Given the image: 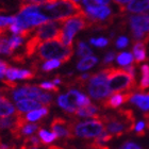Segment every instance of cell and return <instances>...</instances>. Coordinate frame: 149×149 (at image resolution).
I'll return each mask as SVG.
<instances>
[{
    "mask_svg": "<svg viewBox=\"0 0 149 149\" xmlns=\"http://www.w3.org/2000/svg\"><path fill=\"white\" fill-rule=\"evenodd\" d=\"M37 10L49 20H65L85 14L80 4L72 0H48L42 4H37Z\"/></svg>",
    "mask_w": 149,
    "mask_h": 149,
    "instance_id": "cell-1",
    "label": "cell"
},
{
    "mask_svg": "<svg viewBox=\"0 0 149 149\" xmlns=\"http://www.w3.org/2000/svg\"><path fill=\"white\" fill-rule=\"evenodd\" d=\"M99 120L103 123L107 132L116 137L131 133L136 126L133 112L129 109H119L115 114L100 115Z\"/></svg>",
    "mask_w": 149,
    "mask_h": 149,
    "instance_id": "cell-2",
    "label": "cell"
},
{
    "mask_svg": "<svg viewBox=\"0 0 149 149\" xmlns=\"http://www.w3.org/2000/svg\"><path fill=\"white\" fill-rule=\"evenodd\" d=\"M102 70L107 74L108 85L112 94L120 92H133L136 87L135 76L131 74L124 68L121 69L110 66Z\"/></svg>",
    "mask_w": 149,
    "mask_h": 149,
    "instance_id": "cell-3",
    "label": "cell"
},
{
    "mask_svg": "<svg viewBox=\"0 0 149 149\" xmlns=\"http://www.w3.org/2000/svg\"><path fill=\"white\" fill-rule=\"evenodd\" d=\"M72 49H74L72 46H66L60 40H45L43 43H40L36 51L37 60L44 61V60L58 59L62 61V63H66L74 56Z\"/></svg>",
    "mask_w": 149,
    "mask_h": 149,
    "instance_id": "cell-4",
    "label": "cell"
},
{
    "mask_svg": "<svg viewBox=\"0 0 149 149\" xmlns=\"http://www.w3.org/2000/svg\"><path fill=\"white\" fill-rule=\"evenodd\" d=\"M62 22V31L63 38L62 43L66 46H72V40L74 36L77 34L80 30L90 28L88 19H87L86 13L83 15H78L67 18Z\"/></svg>",
    "mask_w": 149,
    "mask_h": 149,
    "instance_id": "cell-5",
    "label": "cell"
},
{
    "mask_svg": "<svg viewBox=\"0 0 149 149\" xmlns=\"http://www.w3.org/2000/svg\"><path fill=\"white\" fill-rule=\"evenodd\" d=\"M85 87H86L88 95L93 99L98 100V101L106 99L111 94L109 85H108L107 74H104L103 70L97 72V74H91Z\"/></svg>",
    "mask_w": 149,
    "mask_h": 149,
    "instance_id": "cell-6",
    "label": "cell"
},
{
    "mask_svg": "<svg viewBox=\"0 0 149 149\" xmlns=\"http://www.w3.org/2000/svg\"><path fill=\"white\" fill-rule=\"evenodd\" d=\"M106 131V127L101 120L94 119V120L86 121H78L74 119V136L81 139H95L98 135Z\"/></svg>",
    "mask_w": 149,
    "mask_h": 149,
    "instance_id": "cell-7",
    "label": "cell"
},
{
    "mask_svg": "<svg viewBox=\"0 0 149 149\" xmlns=\"http://www.w3.org/2000/svg\"><path fill=\"white\" fill-rule=\"evenodd\" d=\"M134 42L149 43V16L146 14L131 15L128 18Z\"/></svg>",
    "mask_w": 149,
    "mask_h": 149,
    "instance_id": "cell-8",
    "label": "cell"
},
{
    "mask_svg": "<svg viewBox=\"0 0 149 149\" xmlns=\"http://www.w3.org/2000/svg\"><path fill=\"white\" fill-rule=\"evenodd\" d=\"M34 35L42 43L49 40H56L62 42V22L61 20H49V22H45L43 25L38 26Z\"/></svg>",
    "mask_w": 149,
    "mask_h": 149,
    "instance_id": "cell-9",
    "label": "cell"
},
{
    "mask_svg": "<svg viewBox=\"0 0 149 149\" xmlns=\"http://www.w3.org/2000/svg\"><path fill=\"white\" fill-rule=\"evenodd\" d=\"M74 119L67 120L66 118L56 116L50 123V128H51L53 133H56L58 135V137L72 140V139H74Z\"/></svg>",
    "mask_w": 149,
    "mask_h": 149,
    "instance_id": "cell-10",
    "label": "cell"
},
{
    "mask_svg": "<svg viewBox=\"0 0 149 149\" xmlns=\"http://www.w3.org/2000/svg\"><path fill=\"white\" fill-rule=\"evenodd\" d=\"M43 93V91L40 86L36 85H28L26 84L24 86L19 87V88H15L10 92V95L13 98V100L15 101H19L22 99H35L40 96V94Z\"/></svg>",
    "mask_w": 149,
    "mask_h": 149,
    "instance_id": "cell-11",
    "label": "cell"
},
{
    "mask_svg": "<svg viewBox=\"0 0 149 149\" xmlns=\"http://www.w3.org/2000/svg\"><path fill=\"white\" fill-rule=\"evenodd\" d=\"M133 92H125V93H115L107 100H103L101 106L103 109H117L128 101H130L131 97L133 96Z\"/></svg>",
    "mask_w": 149,
    "mask_h": 149,
    "instance_id": "cell-12",
    "label": "cell"
},
{
    "mask_svg": "<svg viewBox=\"0 0 149 149\" xmlns=\"http://www.w3.org/2000/svg\"><path fill=\"white\" fill-rule=\"evenodd\" d=\"M66 98L68 100L69 104L76 109L91 104L90 98L77 90H69L68 93L66 94Z\"/></svg>",
    "mask_w": 149,
    "mask_h": 149,
    "instance_id": "cell-13",
    "label": "cell"
},
{
    "mask_svg": "<svg viewBox=\"0 0 149 149\" xmlns=\"http://www.w3.org/2000/svg\"><path fill=\"white\" fill-rule=\"evenodd\" d=\"M36 72L34 70H27V69H19V68H14V67H9V69L6 70V78L10 80H31L34 79Z\"/></svg>",
    "mask_w": 149,
    "mask_h": 149,
    "instance_id": "cell-14",
    "label": "cell"
},
{
    "mask_svg": "<svg viewBox=\"0 0 149 149\" xmlns=\"http://www.w3.org/2000/svg\"><path fill=\"white\" fill-rule=\"evenodd\" d=\"M99 108L95 104H88L85 107H81L76 110L74 114L69 115H76L78 117H92L94 119H99L100 114H99Z\"/></svg>",
    "mask_w": 149,
    "mask_h": 149,
    "instance_id": "cell-15",
    "label": "cell"
},
{
    "mask_svg": "<svg viewBox=\"0 0 149 149\" xmlns=\"http://www.w3.org/2000/svg\"><path fill=\"white\" fill-rule=\"evenodd\" d=\"M126 11L134 14H144L149 11V0H131L126 6Z\"/></svg>",
    "mask_w": 149,
    "mask_h": 149,
    "instance_id": "cell-16",
    "label": "cell"
},
{
    "mask_svg": "<svg viewBox=\"0 0 149 149\" xmlns=\"http://www.w3.org/2000/svg\"><path fill=\"white\" fill-rule=\"evenodd\" d=\"M43 104L37 101L35 99H22L19 101H16V110L19 111L20 113H28L30 111H33V110L40 109L43 108Z\"/></svg>",
    "mask_w": 149,
    "mask_h": 149,
    "instance_id": "cell-17",
    "label": "cell"
},
{
    "mask_svg": "<svg viewBox=\"0 0 149 149\" xmlns=\"http://www.w3.org/2000/svg\"><path fill=\"white\" fill-rule=\"evenodd\" d=\"M132 52H133V58L135 64H140L143 61L147 60V53H146V44L137 40L134 42L133 48H132Z\"/></svg>",
    "mask_w": 149,
    "mask_h": 149,
    "instance_id": "cell-18",
    "label": "cell"
},
{
    "mask_svg": "<svg viewBox=\"0 0 149 149\" xmlns=\"http://www.w3.org/2000/svg\"><path fill=\"white\" fill-rule=\"evenodd\" d=\"M16 113L15 107L6 95L0 96V118L9 117Z\"/></svg>",
    "mask_w": 149,
    "mask_h": 149,
    "instance_id": "cell-19",
    "label": "cell"
},
{
    "mask_svg": "<svg viewBox=\"0 0 149 149\" xmlns=\"http://www.w3.org/2000/svg\"><path fill=\"white\" fill-rule=\"evenodd\" d=\"M130 101L139 107L142 111H149V94H133Z\"/></svg>",
    "mask_w": 149,
    "mask_h": 149,
    "instance_id": "cell-20",
    "label": "cell"
},
{
    "mask_svg": "<svg viewBox=\"0 0 149 149\" xmlns=\"http://www.w3.org/2000/svg\"><path fill=\"white\" fill-rule=\"evenodd\" d=\"M40 43H42V42H40L35 35H33V36L27 42V44H26L25 53H24L26 58H31L33 54H35L37 49H38V47H40Z\"/></svg>",
    "mask_w": 149,
    "mask_h": 149,
    "instance_id": "cell-21",
    "label": "cell"
},
{
    "mask_svg": "<svg viewBox=\"0 0 149 149\" xmlns=\"http://www.w3.org/2000/svg\"><path fill=\"white\" fill-rule=\"evenodd\" d=\"M48 112H49L48 107H43V108H40V109H36V110H33V111L28 112L26 115H25V113H24V115H25V118L28 121H36V120H38V119H40V118L47 116V115H48Z\"/></svg>",
    "mask_w": 149,
    "mask_h": 149,
    "instance_id": "cell-22",
    "label": "cell"
},
{
    "mask_svg": "<svg viewBox=\"0 0 149 149\" xmlns=\"http://www.w3.org/2000/svg\"><path fill=\"white\" fill-rule=\"evenodd\" d=\"M141 74L142 78L140 81V85L137 87V90L141 92H144L149 88V65L148 64H144L141 66Z\"/></svg>",
    "mask_w": 149,
    "mask_h": 149,
    "instance_id": "cell-23",
    "label": "cell"
},
{
    "mask_svg": "<svg viewBox=\"0 0 149 149\" xmlns=\"http://www.w3.org/2000/svg\"><path fill=\"white\" fill-rule=\"evenodd\" d=\"M98 62V59L96 56H86V58H82L81 61H79L77 65V69L80 70V72H83V70H87V69L92 68L93 66H95Z\"/></svg>",
    "mask_w": 149,
    "mask_h": 149,
    "instance_id": "cell-24",
    "label": "cell"
},
{
    "mask_svg": "<svg viewBox=\"0 0 149 149\" xmlns=\"http://www.w3.org/2000/svg\"><path fill=\"white\" fill-rule=\"evenodd\" d=\"M38 137L44 145H50L58 139V135L53 132H48L45 129H38Z\"/></svg>",
    "mask_w": 149,
    "mask_h": 149,
    "instance_id": "cell-25",
    "label": "cell"
},
{
    "mask_svg": "<svg viewBox=\"0 0 149 149\" xmlns=\"http://www.w3.org/2000/svg\"><path fill=\"white\" fill-rule=\"evenodd\" d=\"M56 102H58L60 108H62L64 111H66L69 114H74V112H76V110H77L76 108H74L72 106L69 104L68 100L66 98V95H60L58 97V99H56Z\"/></svg>",
    "mask_w": 149,
    "mask_h": 149,
    "instance_id": "cell-26",
    "label": "cell"
},
{
    "mask_svg": "<svg viewBox=\"0 0 149 149\" xmlns=\"http://www.w3.org/2000/svg\"><path fill=\"white\" fill-rule=\"evenodd\" d=\"M133 60H134L133 56L129 52H120L116 56V61L121 66L130 65V64L133 63Z\"/></svg>",
    "mask_w": 149,
    "mask_h": 149,
    "instance_id": "cell-27",
    "label": "cell"
},
{
    "mask_svg": "<svg viewBox=\"0 0 149 149\" xmlns=\"http://www.w3.org/2000/svg\"><path fill=\"white\" fill-rule=\"evenodd\" d=\"M61 64H63L62 61H60V60H58V59L47 60L46 62L42 65V70L45 72H51L52 69H56V68H58V67H60Z\"/></svg>",
    "mask_w": 149,
    "mask_h": 149,
    "instance_id": "cell-28",
    "label": "cell"
},
{
    "mask_svg": "<svg viewBox=\"0 0 149 149\" xmlns=\"http://www.w3.org/2000/svg\"><path fill=\"white\" fill-rule=\"evenodd\" d=\"M77 56L80 58H86L92 56V49L83 42L77 43Z\"/></svg>",
    "mask_w": 149,
    "mask_h": 149,
    "instance_id": "cell-29",
    "label": "cell"
},
{
    "mask_svg": "<svg viewBox=\"0 0 149 149\" xmlns=\"http://www.w3.org/2000/svg\"><path fill=\"white\" fill-rule=\"evenodd\" d=\"M16 123V113L9 117L0 118V131L6 130V129H11Z\"/></svg>",
    "mask_w": 149,
    "mask_h": 149,
    "instance_id": "cell-30",
    "label": "cell"
},
{
    "mask_svg": "<svg viewBox=\"0 0 149 149\" xmlns=\"http://www.w3.org/2000/svg\"><path fill=\"white\" fill-rule=\"evenodd\" d=\"M24 40H25L24 37H22L20 35H17V34H14L13 36L10 37L9 45H10V49H11V51L13 52L17 47L20 46V45L24 43Z\"/></svg>",
    "mask_w": 149,
    "mask_h": 149,
    "instance_id": "cell-31",
    "label": "cell"
},
{
    "mask_svg": "<svg viewBox=\"0 0 149 149\" xmlns=\"http://www.w3.org/2000/svg\"><path fill=\"white\" fill-rule=\"evenodd\" d=\"M37 101H40L43 106L49 108L50 106H52L53 97H52V95H50L49 93H45V92H43V93L40 94V96L37 98Z\"/></svg>",
    "mask_w": 149,
    "mask_h": 149,
    "instance_id": "cell-32",
    "label": "cell"
},
{
    "mask_svg": "<svg viewBox=\"0 0 149 149\" xmlns=\"http://www.w3.org/2000/svg\"><path fill=\"white\" fill-rule=\"evenodd\" d=\"M40 125L38 124H27L22 127V135H31L35 132V131H38Z\"/></svg>",
    "mask_w": 149,
    "mask_h": 149,
    "instance_id": "cell-33",
    "label": "cell"
},
{
    "mask_svg": "<svg viewBox=\"0 0 149 149\" xmlns=\"http://www.w3.org/2000/svg\"><path fill=\"white\" fill-rule=\"evenodd\" d=\"M16 16H1L0 15V28H8L10 25L14 24Z\"/></svg>",
    "mask_w": 149,
    "mask_h": 149,
    "instance_id": "cell-34",
    "label": "cell"
},
{
    "mask_svg": "<svg viewBox=\"0 0 149 149\" xmlns=\"http://www.w3.org/2000/svg\"><path fill=\"white\" fill-rule=\"evenodd\" d=\"M40 87L42 90L49 91V92H53V93H59L60 92V88L58 87V85L53 83L52 81L51 82H43V83H40Z\"/></svg>",
    "mask_w": 149,
    "mask_h": 149,
    "instance_id": "cell-35",
    "label": "cell"
},
{
    "mask_svg": "<svg viewBox=\"0 0 149 149\" xmlns=\"http://www.w3.org/2000/svg\"><path fill=\"white\" fill-rule=\"evenodd\" d=\"M90 43L92 44V45H94V46L102 48V47H106L107 45L109 44V40H108V38H104V37H99V38H91Z\"/></svg>",
    "mask_w": 149,
    "mask_h": 149,
    "instance_id": "cell-36",
    "label": "cell"
},
{
    "mask_svg": "<svg viewBox=\"0 0 149 149\" xmlns=\"http://www.w3.org/2000/svg\"><path fill=\"white\" fill-rule=\"evenodd\" d=\"M134 130H135L137 136H144L146 134V124L144 121H139Z\"/></svg>",
    "mask_w": 149,
    "mask_h": 149,
    "instance_id": "cell-37",
    "label": "cell"
},
{
    "mask_svg": "<svg viewBox=\"0 0 149 149\" xmlns=\"http://www.w3.org/2000/svg\"><path fill=\"white\" fill-rule=\"evenodd\" d=\"M114 59H116V53L111 51V52H108L106 54V56L103 58V61H102V65H110Z\"/></svg>",
    "mask_w": 149,
    "mask_h": 149,
    "instance_id": "cell-38",
    "label": "cell"
},
{
    "mask_svg": "<svg viewBox=\"0 0 149 149\" xmlns=\"http://www.w3.org/2000/svg\"><path fill=\"white\" fill-rule=\"evenodd\" d=\"M86 147L88 149H110L109 146H107L106 144H101V143H98L96 141L94 140L92 143L87 144Z\"/></svg>",
    "mask_w": 149,
    "mask_h": 149,
    "instance_id": "cell-39",
    "label": "cell"
},
{
    "mask_svg": "<svg viewBox=\"0 0 149 149\" xmlns=\"http://www.w3.org/2000/svg\"><path fill=\"white\" fill-rule=\"evenodd\" d=\"M9 67H11L9 63H6L3 60H0V79H2L6 74V70L9 69Z\"/></svg>",
    "mask_w": 149,
    "mask_h": 149,
    "instance_id": "cell-40",
    "label": "cell"
},
{
    "mask_svg": "<svg viewBox=\"0 0 149 149\" xmlns=\"http://www.w3.org/2000/svg\"><path fill=\"white\" fill-rule=\"evenodd\" d=\"M128 44H129V40H128L127 37H125V36L118 37L117 40H116V47H117V48H119V49L126 48V47L128 46Z\"/></svg>",
    "mask_w": 149,
    "mask_h": 149,
    "instance_id": "cell-41",
    "label": "cell"
},
{
    "mask_svg": "<svg viewBox=\"0 0 149 149\" xmlns=\"http://www.w3.org/2000/svg\"><path fill=\"white\" fill-rule=\"evenodd\" d=\"M119 149H142V148L139 145H136L135 143H133V142H125L119 147Z\"/></svg>",
    "mask_w": 149,
    "mask_h": 149,
    "instance_id": "cell-42",
    "label": "cell"
},
{
    "mask_svg": "<svg viewBox=\"0 0 149 149\" xmlns=\"http://www.w3.org/2000/svg\"><path fill=\"white\" fill-rule=\"evenodd\" d=\"M131 0H114V2L119 6V11L121 13L126 12V4L130 2Z\"/></svg>",
    "mask_w": 149,
    "mask_h": 149,
    "instance_id": "cell-43",
    "label": "cell"
},
{
    "mask_svg": "<svg viewBox=\"0 0 149 149\" xmlns=\"http://www.w3.org/2000/svg\"><path fill=\"white\" fill-rule=\"evenodd\" d=\"M98 6H108L111 0H94Z\"/></svg>",
    "mask_w": 149,
    "mask_h": 149,
    "instance_id": "cell-44",
    "label": "cell"
},
{
    "mask_svg": "<svg viewBox=\"0 0 149 149\" xmlns=\"http://www.w3.org/2000/svg\"><path fill=\"white\" fill-rule=\"evenodd\" d=\"M143 117H144V119L146 120V127L149 129V112H147V113H144Z\"/></svg>",
    "mask_w": 149,
    "mask_h": 149,
    "instance_id": "cell-45",
    "label": "cell"
},
{
    "mask_svg": "<svg viewBox=\"0 0 149 149\" xmlns=\"http://www.w3.org/2000/svg\"><path fill=\"white\" fill-rule=\"evenodd\" d=\"M47 149H64V148H62V147H60V146H56V145H52V146H49Z\"/></svg>",
    "mask_w": 149,
    "mask_h": 149,
    "instance_id": "cell-46",
    "label": "cell"
},
{
    "mask_svg": "<svg viewBox=\"0 0 149 149\" xmlns=\"http://www.w3.org/2000/svg\"><path fill=\"white\" fill-rule=\"evenodd\" d=\"M72 1H74V2H79V1H81V0H72Z\"/></svg>",
    "mask_w": 149,
    "mask_h": 149,
    "instance_id": "cell-47",
    "label": "cell"
},
{
    "mask_svg": "<svg viewBox=\"0 0 149 149\" xmlns=\"http://www.w3.org/2000/svg\"><path fill=\"white\" fill-rule=\"evenodd\" d=\"M22 2H24V1H28V0H22Z\"/></svg>",
    "mask_w": 149,
    "mask_h": 149,
    "instance_id": "cell-48",
    "label": "cell"
},
{
    "mask_svg": "<svg viewBox=\"0 0 149 149\" xmlns=\"http://www.w3.org/2000/svg\"><path fill=\"white\" fill-rule=\"evenodd\" d=\"M32 149H37V148H32Z\"/></svg>",
    "mask_w": 149,
    "mask_h": 149,
    "instance_id": "cell-49",
    "label": "cell"
}]
</instances>
